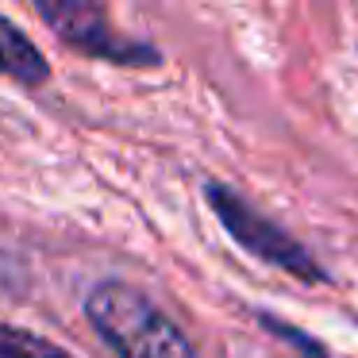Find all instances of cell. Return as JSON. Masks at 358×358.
<instances>
[{
    "label": "cell",
    "mask_w": 358,
    "mask_h": 358,
    "mask_svg": "<svg viewBox=\"0 0 358 358\" xmlns=\"http://www.w3.org/2000/svg\"><path fill=\"white\" fill-rule=\"evenodd\" d=\"M0 78H12L27 89L50 81V62L43 58V50L4 16H0Z\"/></svg>",
    "instance_id": "cell-4"
},
{
    "label": "cell",
    "mask_w": 358,
    "mask_h": 358,
    "mask_svg": "<svg viewBox=\"0 0 358 358\" xmlns=\"http://www.w3.org/2000/svg\"><path fill=\"white\" fill-rule=\"evenodd\" d=\"M204 193H208V204H212V212L220 216L224 231L231 235L243 250H250L255 258H262V262L278 266V270L293 273V278H301V281H327L324 266H320L316 258L293 239V235L281 231L270 216H262L258 208H250L231 185L208 181Z\"/></svg>",
    "instance_id": "cell-2"
},
{
    "label": "cell",
    "mask_w": 358,
    "mask_h": 358,
    "mask_svg": "<svg viewBox=\"0 0 358 358\" xmlns=\"http://www.w3.org/2000/svg\"><path fill=\"white\" fill-rule=\"evenodd\" d=\"M85 316L116 358H196L178 324L127 281H101L85 296Z\"/></svg>",
    "instance_id": "cell-1"
},
{
    "label": "cell",
    "mask_w": 358,
    "mask_h": 358,
    "mask_svg": "<svg viewBox=\"0 0 358 358\" xmlns=\"http://www.w3.org/2000/svg\"><path fill=\"white\" fill-rule=\"evenodd\" d=\"M39 16L50 24V31L58 39L70 43L81 55L108 58V62H120V66H158V50L147 47V43L120 39L116 27L104 16V8H96V4H85V0H55V4H47L43 0Z\"/></svg>",
    "instance_id": "cell-3"
},
{
    "label": "cell",
    "mask_w": 358,
    "mask_h": 358,
    "mask_svg": "<svg viewBox=\"0 0 358 358\" xmlns=\"http://www.w3.org/2000/svg\"><path fill=\"white\" fill-rule=\"evenodd\" d=\"M0 358H73V355L62 347H55V343H47L35 331L0 324Z\"/></svg>",
    "instance_id": "cell-5"
}]
</instances>
